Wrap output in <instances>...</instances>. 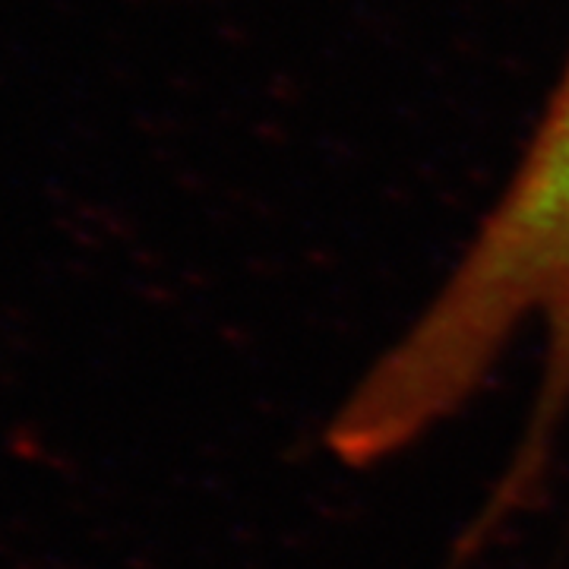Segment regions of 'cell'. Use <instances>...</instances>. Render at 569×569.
<instances>
[{
  "label": "cell",
  "mask_w": 569,
  "mask_h": 569,
  "mask_svg": "<svg viewBox=\"0 0 569 569\" xmlns=\"http://www.w3.org/2000/svg\"><path fill=\"white\" fill-rule=\"evenodd\" d=\"M529 333L541 370L509 462L544 478L569 424V61L466 250L364 373L370 405L405 434H434Z\"/></svg>",
  "instance_id": "6da1fadb"
}]
</instances>
